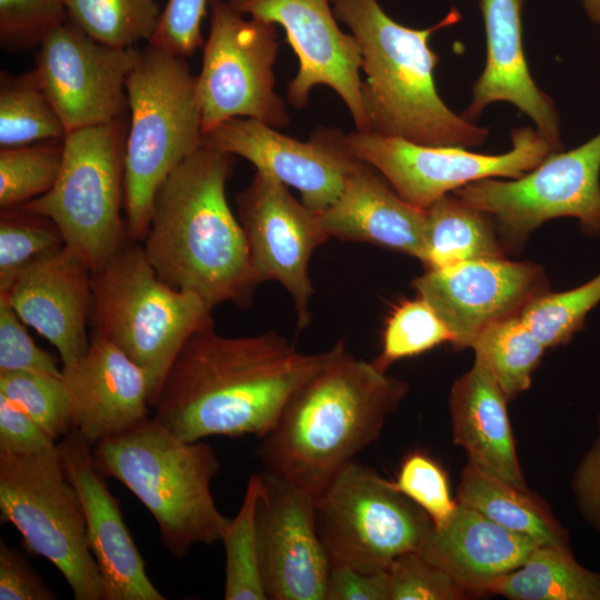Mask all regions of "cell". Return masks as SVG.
<instances>
[{
  "label": "cell",
  "mask_w": 600,
  "mask_h": 600,
  "mask_svg": "<svg viewBox=\"0 0 600 600\" xmlns=\"http://www.w3.org/2000/svg\"><path fill=\"white\" fill-rule=\"evenodd\" d=\"M64 239L49 218L14 207L0 216V292L38 259L63 247Z\"/></svg>",
  "instance_id": "d590c367"
},
{
  "label": "cell",
  "mask_w": 600,
  "mask_h": 600,
  "mask_svg": "<svg viewBox=\"0 0 600 600\" xmlns=\"http://www.w3.org/2000/svg\"><path fill=\"white\" fill-rule=\"evenodd\" d=\"M470 348L474 363L493 378L508 400L529 389L546 350L519 313L484 328Z\"/></svg>",
  "instance_id": "f546056e"
},
{
  "label": "cell",
  "mask_w": 600,
  "mask_h": 600,
  "mask_svg": "<svg viewBox=\"0 0 600 600\" xmlns=\"http://www.w3.org/2000/svg\"><path fill=\"white\" fill-rule=\"evenodd\" d=\"M600 303V273L573 289L543 292L520 317L546 349L567 344L583 328L587 314Z\"/></svg>",
  "instance_id": "e575fe53"
},
{
  "label": "cell",
  "mask_w": 600,
  "mask_h": 600,
  "mask_svg": "<svg viewBox=\"0 0 600 600\" xmlns=\"http://www.w3.org/2000/svg\"><path fill=\"white\" fill-rule=\"evenodd\" d=\"M73 420L92 446L117 437L149 416L152 391L148 374L110 340L91 336L88 352L62 368Z\"/></svg>",
  "instance_id": "7402d4cb"
},
{
  "label": "cell",
  "mask_w": 600,
  "mask_h": 600,
  "mask_svg": "<svg viewBox=\"0 0 600 600\" xmlns=\"http://www.w3.org/2000/svg\"><path fill=\"white\" fill-rule=\"evenodd\" d=\"M127 98L123 210L128 238L142 242L160 187L202 147L197 76L186 58L148 43L128 76Z\"/></svg>",
  "instance_id": "8992f818"
},
{
  "label": "cell",
  "mask_w": 600,
  "mask_h": 600,
  "mask_svg": "<svg viewBox=\"0 0 600 600\" xmlns=\"http://www.w3.org/2000/svg\"><path fill=\"white\" fill-rule=\"evenodd\" d=\"M488 594L510 600H600V571L581 566L570 548L540 544L520 567L496 580Z\"/></svg>",
  "instance_id": "83f0119b"
},
{
  "label": "cell",
  "mask_w": 600,
  "mask_h": 600,
  "mask_svg": "<svg viewBox=\"0 0 600 600\" xmlns=\"http://www.w3.org/2000/svg\"><path fill=\"white\" fill-rule=\"evenodd\" d=\"M93 334L101 336L148 374L152 400L187 340L213 326L212 308L198 296L163 281L142 244L127 239L92 273Z\"/></svg>",
  "instance_id": "52a82bcc"
},
{
  "label": "cell",
  "mask_w": 600,
  "mask_h": 600,
  "mask_svg": "<svg viewBox=\"0 0 600 600\" xmlns=\"http://www.w3.org/2000/svg\"><path fill=\"white\" fill-rule=\"evenodd\" d=\"M508 398L478 364L460 376L449 394L452 441L468 464L493 478L528 488L507 409Z\"/></svg>",
  "instance_id": "484cf974"
},
{
  "label": "cell",
  "mask_w": 600,
  "mask_h": 600,
  "mask_svg": "<svg viewBox=\"0 0 600 600\" xmlns=\"http://www.w3.org/2000/svg\"><path fill=\"white\" fill-rule=\"evenodd\" d=\"M578 511L600 534V434L582 456L571 481Z\"/></svg>",
  "instance_id": "bcb514c9"
},
{
  "label": "cell",
  "mask_w": 600,
  "mask_h": 600,
  "mask_svg": "<svg viewBox=\"0 0 600 600\" xmlns=\"http://www.w3.org/2000/svg\"><path fill=\"white\" fill-rule=\"evenodd\" d=\"M232 169L233 156L206 147L187 158L160 187L142 241L163 281L212 309L248 308L260 284L226 194Z\"/></svg>",
  "instance_id": "3957f363"
},
{
  "label": "cell",
  "mask_w": 600,
  "mask_h": 600,
  "mask_svg": "<svg viewBox=\"0 0 600 600\" xmlns=\"http://www.w3.org/2000/svg\"><path fill=\"white\" fill-rule=\"evenodd\" d=\"M139 49L101 43L69 19L42 40L36 71L67 134L122 122L127 80Z\"/></svg>",
  "instance_id": "5bb4252c"
},
{
  "label": "cell",
  "mask_w": 600,
  "mask_h": 600,
  "mask_svg": "<svg viewBox=\"0 0 600 600\" xmlns=\"http://www.w3.org/2000/svg\"><path fill=\"white\" fill-rule=\"evenodd\" d=\"M340 134L319 129L300 141L261 121L233 118L204 132L202 147L248 160L256 171L297 189L308 208L322 211L337 200L357 162L342 149Z\"/></svg>",
  "instance_id": "d6986e66"
},
{
  "label": "cell",
  "mask_w": 600,
  "mask_h": 600,
  "mask_svg": "<svg viewBox=\"0 0 600 600\" xmlns=\"http://www.w3.org/2000/svg\"><path fill=\"white\" fill-rule=\"evenodd\" d=\"M587 16L600 24V0H580Z\"/></svg>",
  "instance_id": "c3c4849f"
},
{
  "label": "cell",
  "mask_w": 600,
  "mask_h": 600,
  "mask_svg": "<svg viewBox=\"0 0 600 600\" xmlns=\"http://www.w3.org/2000/svg\"><path fill=\"white\" fill-rule=\"evenodd\" d=\"M332 349L256 450L263 470L314 498L380 437L409 391L404 380L356 358L341 341Z\"/></svg>",
  "instance_id": "7a4b0ae2"
},
{
  "label": "cell",
  "mask_w": 600,
  "mask_h": 600,
  "mask_svg": "<svg viewBox=\"0 0 600 600\" xmlns=\"http://www.w3.org/2000/svg\"><path fill=\"white\" fill-rule=\"evenodd\" d=\"M210 0H168L150 40L160 49L187 58L203 47L201 26Z\"/></svg>",
  "instance_id": "7bdbcfd3"
},
{
  "label": "cell",
  "mask_w": 600,
  "mask_h": 600,
  "mask_svg": "<svg viewBox=\"0 0 600 600\" xmlns=\"http://www.w3.org/2000/svg\"><path fill=\"white\" fill-rule=\"evenodd\" d=\"M386 571L388 600H461L470 596L419 551L399 556Z\"/></svg>",
  "instance_id": "ab89813d"
},
{
  "label": "cell",
  "mask_w": 600,
  "mask_h": 600,
  "mask_svg": "<svg viewBox=\"0 0 600 600\" xmlns=\"http://www.w3.org/2000/svg\"><path fill=\"white\" fill-rule=\"evenodd\" d=\"M391 482L428 514L434 527L443 526L457 508L458 501L451 496L446 471L424 452L407 454Z\"/></svg>",
  "instance_id": "f35d334b"
},
{
  "label": "cell",
  "mask_w": 600,
  "mask_h": 600,
  "mask_svg": "<svg viewBox=\"0 0 600 600\" xmlns=\"http://www.w3.org/2000/svg\"><path fill=\"white\" fill-rule=\"evenodd\" d=\"M314 510L331 564L368 572L386 571L399 556L418 551L432 526L391 480L354 460L314 498Z\"/></svg>",
  "instance_id": "30bf717a"
},
{
  "label": "cell",
  "mask_w": 600,
  "mask_h": 600,
  "mask_svg": "<svg viewBox=\"0 0 600 600\" xmlns=\"http://www.w3.org/2000/svg\"><path fill=\"white\" fill-rule=\"evenodd\" d=\"M452 334L436 310L421 297L406 299L389 314L382 333L380 354L371 361L380 371L404 358L424 353Z\"/></svg>",
  "instance_id": "8d00e7d4"
},
{
  "label": "cell",
  "mask_w": 600,
  "mask_h": 600,
  "mask_svg": "<svg viewBox=\"0 0 600 600\" xmlns=\"http://www.w3.org/2000/svg\"><path fill=\"white\" fill-rule=\"evenodd\" d=\"M68 20L64 0H0V44L6 51L39 47Z\"/></svg>",
  "instance_id": "60d3db41"
},
{
  "label": "cell",
  "mask_w": 600,
  "mask_h": 600,
  "mask_svg": "<svg viewBox=\"0 0 600 600\" xmlns=\"http://www.w3.org/2000/svg\"><path fill=\"white\" fill-rule=\"evenodd\" d=\"M68 19L94 40L117 48L148 43L162 11L159 0H64Z\"/></svg>",
  "instance_id": "1f68e13d"
},
{
  "label": "cell",
  "mask_w": 600,
  "mask_h": 600,
  "mask_svg": "<svg viewBox=\"0 0 600 600\" xmlns=\"http://www.w3.org/2000/svg\"><path fill=\"white\" fill-rule=\"evenodd\" d=\"M239 13L281 26L299 68L287 97L303 108L312 88L330 87L349 109L356 130L368 132L362 103V57L356 38L341 31L330 0H227Z\"/></svg>",
  "instance_id": "2e32d148"
},
{
  "label": "cell",
  "mask_w": 600,
  "mask_h": 600,
  "mask_svg": "<svg viewBox=\"0 0 600 600\" xmlns=\"http://www.w3.org/2000/svg\"><path fill=\"white\" fill-rule=\"evenodd\" d=\"M511 149L483 154L432 147L374 132H341L344 152L374 168L406 202L426 209L441 197L487 178H519L557 152L534 128L511 131Z\"/></svg>",
  "instance_id": "4fadbf2b"
},
{
  "label": "cell",
  "mask_w": 600,
  "mask_h": 600,
  "mask_svg": "<svg viewBox=\"0 0 600 600\" xmlns=\"http://www.w3.org/2000/svg\"><path fill=\"white\" fill-rule=\"evenodd\" d=\"M0 394L22 409L56 441L73 429L70 398L62 377L33 371L2 372Z\"/></svg>",
  "instance_id": "74e56055"
},
{
  "label": "cell",
  "mask_w": 600,
  "mask_h": 600,
  "mask_svg": "<svg viewBox=\"0 0 600 600\" xmlns=\"http://www.w3.org/2000/svg\"><path fill=\"white\" fill-rule=\"evenodd\" d=\"M209 12V34L197 76L203 133L233 118L273 128L288 126L286 104L274 90L276 24L247 19L226 0H210Z\"/></svg>",
  "instance_id": "7c38bea8"
},
{
  "label": "cell",
  "mask_w": 600,
  "mask_h": 600,
  "mask_svg": "<svg viewBox=\"0 0 600 600\" xmlns=\"http://www.w3.org/2000/svg\"><path fill=\"white\" fill-rule=\"evenodd\" d=\"M412 287L443 320L452 346L470 348L484 328L546 292L547 281L540 266L499 257L424 269Z\"/></svg>",
  "instance_id": "ac0fdd59"
},
{
  "label": "cell",
  "mask_w": 600,
  "mask_h": 600,
  "mask_svg": "<svg viewBox=\"0 0 600 600\" xmlns=\"http://www.w3.org/2000/svg\"><path fill=\"white\" fill-rule=\"evenodd\" d=\"M66 128L36 69L0 74V148L62 140Z\"/></svg>",
  "instance_id": "4dcf8cb0"
},
{
  "label": "cell",
  "mask_w": 600,
  "mask_h": 600,
  "mask_svg": "<svg viewBox=\"0 0 600 600\" xmlns=\"http://www.w3.org/2000/svg\"><path fill=\"white\" fill-rule=\"evenodd\" d=\"M0 513L30 552L60 571L76 600H103L82 502L59 449L37 456L0 452Z\"/></svg>",
  "instance_id": "9c48e42d"
},
{
  "label": "cell",
  "mask_w": 600,
  "mask_h": 600,
  "mask_svg": "<svg viewBox=\"0 0 600 600\" xmlns=\"http://www.w3.org/2000/svg\"><path fill=\"white\" fill-rule=\"evenodd\" d=\"M236 204L258 281L280 283L293 302L297 329L308 328L313 294L310 260L330 239L317 211L297 200L284 183L261 171H256L236 196Z\"/></svg>",
  "instance_id": "9a60e30c"
},
{
  "label": "cell",
  "mask_w": 600,
  "mask_h": 600,
  "mask_svg": "<svg viewBox=\"0 0 600 600\" xmlns=\"http://www.w3.org/2000/svg\"><path fill=\"white\" fill-rule=\"evenodd\" d=\"M424 269L458 262L504 257V247L488 216L452 194L424 209Z\"/></svg>",
  "instance_id": "f1b7e54d"
},
{
  "label": "cell",
  "mask_w": 600,
  "mask_h": 600,
  "mask_svg": "<svg viewBox=\"0 0 600 600\" xmlns=\"http://www.w3.org/2000/svg\"><path fill=\"white\" fill-rule=\"evenodd\" d=\"M597 427H598V432L600 434V412H599L598 418H597Z\"/></svg>",
  "instance_id": "681fc988"
},
{
  "label": "cell",
  "mask_w": 600,
  "mask_h": 600,
  "mask_svg": "<svg viewBox=\"0 0 600 600\" xmlns=\"http://www.w3.org/2000/svg\"><path fill=\"white\" fill-rule=\"evenodd\" d=\"M336 18L356 38L362 57V103L368 132L432 147H477L489 134L440 98L434 70L439 56L431 34L460 21L452 8L426 29L406 27L389 17L378 0H330Z\"/></svg>",
  "instance_id": "277c9868"
},
{
  "label": "cell",
  "mask_w": 600,
  "mask_h": 600,
  "mask_svg": "<svg viewBox=\"0 0 600 600\" xmlns=\"http://www.w3.org/2000/svg\"><path fill=\"white\" fill-rule=\"evenodd\" d=\"M332 351H298L274 330L227 337L208 327L187 340L170 366L153 417L188 442L213 436L261 439Z\"/></svg>",
  "instance_id": "6da1fadb"
},
{
  "label": "cell",
  "mask_w": 600,
  "mask_h": 600,
  "mask_svg": "<svg viewBox=\"0 0 600 600\" xmlns=\"http://www.w3.org/2000/svg\"><path fill=\"white\" fill-rule=\"evenodd\" d=\"M523 1L479 0L486 32V64L472 87L463 117L471 121L489 104L509 102L534 122L554 151H561L559 113L552 99L532 79L524 56Z\"/></svg>",
  "instance_id": "603a6c76"
},
{
  "label": "cell",
  "mask_w": 600,
  "mask_h": 600,
  "mask_svg": "<svg viewBox=\"0 0 600 600\" xmlns=\"http://www.w3.org/2000/svg\"><path fill=\"white\" fill-rule=\"evenodd\" d=\"M57 451V441L22 409L0 394V452L37 456Z\"/></svg>",
  "instance_id": "ee69618b"
},
{
  "label": "cell",
  "mask_w": 600,
  "mask_h": 600,
  "mask_svg": "<svg viewBox=\"0 0 600 600\" xmlns=\"http://www.w3.org/2000/svg\"><path fill=\"white\" fill-rule=\"evenodd\" d=\"M57 594L23 553L0 542V600H54Z\"/></svg>",
  "instance_id": "f6af8a7d"
},
{
  "label": "cell",
  "mask_w": 600,
  "mask_h": 600,
  "mask_svg": "<svg viewBox=\"0 0 600 600\" xmlns=\"http://www.w3.org/2000/svg\"><path fill=\"white\" fill-rule=\"evenodd\" d=\"M24 326L0 294V373L33 371L62 377L57 357L38 347Z\"/></svg>",
  "instance_id": "b9f144b4"
},
{
  "label": "cell",
  "mask_w": 600,
  "mask_h": 600,
  "mask_svg": "<svg viewBox=\"0 0 600 600\" xmlns=\"http://www.w3.org/2000/svg\"><path fill=\"white\" fill-rule=\"evenodd\" d=\"M67 477L77 489L88 543L102 581L103 600H163L123 520L119 500L97 464L93 446L76 429L58 442Z\"/></svg>",
  "instance_id": "ffe728a7"
},
{
  "label": "cell",
  "mask_w": 600,
  "mask_h": 600,
  "mask_svg": "<svg viewBox=\"0 0 600 600\" xmlns=\"http://www.w3.org/2000/svg\"><path fill=\"white\" fill-rule=\"evenodd\" d=\"M330 238L367 242L418 259L426 257V212L406 202L371 166L357 160L344 187L317 211Z\"/></svg>",
  "instance_id": "cb8c5ba5"
},
{
  "label": "cell",
  "mask_w": 600,
  "mask_h": 600,
  "mask_svg": "<svg viewBox=\"0 0 600 600\" xmlns=\"http://www.w3.org/2000/svg\"><path fill=\"white\" fill-rule=\"evenodd\" d=\"M0 294L26 326L57 349L62 368L77 363L88 352L92 270L67 244L29 264Z\"/></svg>",
  "instance_id": "44dd1931"
},
{
  "label": "cell",
  "mask_w": 600,
  "mask_h": 600,
  "mask_svg": "<svg viewBox=\"0 0 600 600\" xmlns=\"http://www.w3.org/2000/svg\"><path fill=\"white\" fill-rule=\"evenodd\" d=\"M456 499L539 544L570 548L568 531L547 503L528 488L493 478L467 463L460 476Z\"/></svg>",
  "instance_id": "4316f807"
},
{
  "label": "cell",
  "mask_w": 600,
  "mask_h": 600,
  "mask_svg": "<svg viewBox=\"0 0 600 600\" xmlns=\"http://www.w3.org/2000/svg\"><path fill=\"white\" fill-rule=\"evenodd\" d=\"M257 530L270 600H326L331 561L316 522L314 497L262 470Z\"/></svg>",
  "instance_id": "e0dca14e"
},
{
  "label": "cell",
  "mask_w": 600,
  "mask_h": 600,
  "mask_svg": "<svg viewBox=\"0 0 600 600\" xmlns=\"http://www.w3.org/2000/svg\"><path fill=\"white\" fill-rule=\"evenodd\" d=\"M124 142L123 122L68 133L53 187L20 206L52 220L92 273L128 239L121 217Z\"/></svg>",
  "instance_id": "ba28073f"
},
{
  "label": "cell",
  "mask_w": 600,
  "mask_h": 600,
  "mask_svg": "<svg viewBox=\"0 0 600 600\" xmlns=\"http://www.w3.org/2000/svg\"><path fill=\"white\" fill-rule=\"evenodd\" d=\"M540 546L458 502L441 527L431 526L419 552L470 596L488 594L500 577L520 567Z\"/></svg>",
  "instance_id": "d4e9b609"
},
{
  "label": "cell",
  "mask_w": 600,
  "mask_h": 600,
  "mask_svg": "<svg viewBox=\"0 0 600 600\" xmlns=\"http://www.w3.org/2000/svg\"><path fill=\"white\" fill-rule=\"evenodd\" d=\"M101 471L124 484L156 520L161 543L177 558L221 541L230 521L212 496L220 471L214 449L179 439L154 417L93 446Z\"/></svg>",
  "instance_id": "5b68a950"
},
{
  "label": "cell",
  "mask_w": 600,
  "mask_h": 600,
  "mask_svg": "<svg viewBox=\"0 0 600 600\" xmlns=\"http://www.w3.org/2000/svg\"><path fill=\"white\" fill-rule=\"evenodd\" d=\"M326 600H388L387 571L331 564Z\"/></svg>",
  "instance_id": "7dc6e473"
},
{
  "label": "cell",
  "mask_w": 600,
  "mask_h": 600,
  "mask_svg": "<svg viewBox=\"0 0 600 600\" xmlns=\"http://www.w3.org/2000/svg\"><path fill=\"white\" fill-rule=\"evenodd\" d=\"M63 140L0 148V208L20 207L47 193L62 164Z\"/></svg>",
  "instance_id": "836d02e7"
},
{
  "label": "cell",
  "mask_w": 600,
  "mask_h": 600,
  "mask_svg": "<svg viewBox=\"0 0 600 600\" xmlns=\"http://www.w3.org/2000/svg\"><path fill=\"white\" fill-rule=\"evenodd\" d=\"M259 491L260 476L254 473L248 480L238 513L230 519L221 538L226 554V600H268L261 574L257 530Z\"/></svg>",
  "instance_id": "d6a6232c"
},
{
  "label": "cell",
  "mask_w": 600,
  "mask_h": 600,
  "mask_svg": "<svg viewBox=\"0 0 600 600\" xmlns=\"http://www.w3.org/2000/svg\"><path fill=\"white\" fill-rule=\"evenodd\" d=\"M600 132L569 151L549 154L519 178H487L453 192L492 221L504 246L514 248L539 226L556 218L579 221L600 236Z\"/></svg>",
  "instance_id": "8fae6325"
}]
</instances>
